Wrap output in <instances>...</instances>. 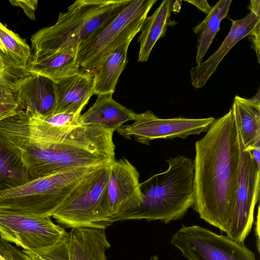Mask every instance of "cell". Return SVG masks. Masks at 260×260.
Masks as SVG:
<instances>
[{"label": "cell", "instance_id": "cell-4", "mask_svg": "<svg viewBox=\"0 0 260 260\" xmlns=\"http://www.w3.org/2000/svg\"><path fill=\"white\" fill-rule=\"evenodd\" d=\"M166 161L167 170L140 183L141 203L126 220H160L168 223L182 218L192 207L193 160L178 155Z\"/></svg>", "mask_w": 260, "mask_h": 260}, {"label": "cell", "instance_id": "cell-28", "mask_svg": "<svg viewBox=\"0 0 260 260\" xmlns=\"http://www.w3.org/2000/svg\"><path fill=\"white\" fill-rule=\"evenodd\" d=\"M0 256L3 260H29L28 256L0 236Z\"/></svg>", "mask_w": 260, "mask_h": 260}, {"label": "cell", "instance_id": "cell-27", "mask_svg": "<svg viewBox=\"0 0 260 260\" xmlns=\"http://www.w3.org/2000/svg\"><path fill=\"white\" fill-rule=\"evenodd\" d=\"M81 115L71 113H59L46 116H28L30 120L40 123L52 126L63 127L81 124L80 121Z\"/></svg>", "mask_w": 260, "mask_h": 260}, {"label": "cell", "instance_id": "cell-17", "mask_svg": "<svg viewBox=\"0 0 260 260\" xmlns=\"http://www.w3.org/2000/svg\"><path fill=\"white\" fill-rule=\"evenodd\" d=\"M70 260H107L110 248L105 229L81 227L69 233Z\"/></svg>", "mask_w": 260, "mask_h": 260}, {"label": "cell", "instance_id": "cell-2", "mask_svg": "<svg viewBox=\"0 0 260 260\" xmlns=\"http://www.w3.org/2000/svg\"><path fill=\"white\" fill-rule=\"evenodd\" d=\"M114 132L87 124L71 126L57 139L47 141L30 130L23 110L0 121V133L20 152L32 179L115 160Z\"/></svg>", "mask_w": 260, "mask_h": 260}, {"label": "cell", "instance_id": "cell-18", "mask_svg": "<svg viewBox=\"0 0 260 260\" xmlns=\"http://www.w3.org/2000/svg\"><path fill=\"white\" fill-rule=\"evenodd\" d=\"M29 73L0 52V121L22 110L18 89L21 81Z\"/></svg>", "mask_w": 260, "mask_h": 260}, {"label": "cell", "instance_id": "cell-6", "mask_svg": "<svg viewBox=\"0 0 260 260\" xmlns=\"http://www.w3.org/2000/svg\"><path fill=\"white\" fill-rule=\"evenodd\" d=\"M156 0H131L82 44L76 53L80 71L92 74L117 47L141 31L145 19Z\"/></svg>", "mask_w": 260, "mask_h": 260}, {"label": "cell", "instance_id": "cell-25", "mask_svg": "<svg viewBox=\"0 0 260 260\" xmlns=\"http://www.w3.org/2000/svg\"><path fill=\"white\" fill-rule=\"evenodd\" d=\"M0 52L14 64L25 68L31 58L26 41L0 21Z\"/></svg>", "mask_w": 260, "mask_h": 260}, {"label": "cell", "instance_id": "cell-13", "mask_svg": "<svg viewBox=\"0 0 260 260\" xmlns=\"http://www.w3.org/2000/svg\"><path fill=\"white\" fill-rule=\"evenodd\" d=\"M248 8L250 12L244 18L231 20L230 30L216 51L206 60L190 69L191 82L195 88L204 86L229 51L240 40L248 36L254 27L260 23V1H250Z\"/></svg>", "mask_w": 260, "mask_h": 260}, {"label": "cell", "instance_id": "cell-31", "mask_svg": "<svg viewBox=\"0 0 260 260\" xmlns=\"http://www.w3.org/2000/svg\"><path fill=\"white\" fill-rule=\"evenodd\" d=\"M198 8L201 11L207 15L211 10L212 7L206 0H191L185 1Z\"/></svg>", "mask_w": 260, "mask_h": 260}, {"label": "cell", "instance_id": "cell-14", "mask_svg": "<svg viewBox=\"0 0 260 260\" xmlns=\"http://www.w3.org/2000/svg\"><path fill=\"white\" fill-rule=\"evenodd\" d=\"M18 96L21 109L28 115L46 116L55 112V82L46 77L30 73L21 81Z\"/></svg>", "mask_w": 260, "mask_h": 260}, {"label": "cell", "instance_id": "cell-36", "mask_svg": "<svg viewBox=\"0 0 260 260\" xmlns=\"http://www.w3.org/2000/svg\"><path fill=\"white\" fill-rule=\"evenodd\" d=\"M0 260H3L1 256H0Z\"/></svg>", "mask_w": 260, "mask_h": 260}, {"label": "cell", "instance_id": "cell-20", "mask_svg": "<svg viewBox=\"0 0 260 260\" xmlns=\"http://www.w3.org/2000/svg\"><path fill=\"white\" fill-rule=\"evenodd\" d=\"M174 1H163L154 12L145 20L138 42L140 43L139 62L148 60L156 42L164 37L171 24Z\"/></svg>", "mask_w": 260, "mask_h": 260}, {"label": "cell", "instance_id": "cell-35", "mask_svg": "<svg viewBox=\"0 0 260 260\" xmlns=\"http://www.w3.org/2000/svg\"><path fill=\"white\" fill-rule=\"evenodd\" d=\"M150 260H159V259L157 255H154L151 256Z\"/></svg>", "mask_w": 260, "mask_h": 260}, {"label": "cell", "instance_id": "cell-12", "mask_svg": "<svg viewBox=\"0 0 260 260\" xmlns=\"http://www.w3.org/2000/svg\"><path fill=\"white\" fill-rule=\"evenodd\" d=\"M139 177L137 169L125 158L110 164L106 201L112 224L126 220L139 207L143 197Z\"/></svg>", "mask_w": 260, "mask_h": 260}, {"label": "cell", "instance_id": "cell-7", "mask_svg": "<svg viewBox=\"0 0 260 260\" xmlns=\"http://www.w3.org/2000/svg\"><path fill=\"white\" fill-rule=\"evenodd\" d=\"M110 164L99 166L76 187L52 216L58 223L72 229H105L112 224L106 201Z\"/></svg>", "mask_w": 260, "mask_h": 260}, {"label": "cell", "instance_id": "cell-33", "mask_svg": "<svg viewBox=\"0 0 260 260\" xmlns=\"http://www.w3.org/2000/svg\"><path fill=\"white\" fill-rule=\"evenodd\" d=\"M259 206L258 207L257 210V219L255 222V236L256 237V244H257V248L258 249V251H259Z\"/></svg>", "mask_w": 260, "mask_h": 260}, {"label": "cell", "instance_id": "cell-34", "mask_svg": "<svg viewBox=\"0 0 260 260\" xmlns=\"http://www.w3.org/2000/svg\"><path fill=\"white\" fill-rule=\"evenodd\" d=\"M259 89L258 90L256 94L251 99L247 100L248 102L253 106L260 109V100H259Z\"/></svg>", "mask_w": 260, "mask_h": 260}, {"label": "cell", "instance_id": "cell-23", "mask_svg": "<svg viewBox=\"0 0 260 260\" xmlns=\"http://www.w3.org/2000/svg\"><path fill=\"white\" fill-rule=\"evenodd\" d=\"M231 0H220L213 7L206 18L192 28L198 34L196 62L199 65L207 52L216 34L219 30L221 21L228 14Z\"/></svg>", "mask_w": 260, "mask_h": 260}, {"label": "cell", "instance_id": "cell-11", "mask_svg": "<svg viewBox=\"0 0 260 260\" xmlns=\"http://www.w3.org/2000/svg\"><path fill=\"white\" fill-rule=\"evenodd\" d=\"M68 234L51 217L21 215L0 211V236L23 249L36 250L48 247Z\"/></svg>", "mask_w": 260, "mask_h": 260}, {"label": "cell", "instance_id": "cell-10", "mask_svg": "<svg viewBox=\"0 0 260 260\" xmlns=\"http://www.w3.org/2000/svg\"><path fill=\"white\" fill-rule=\"evenodd\" d=\"M260 168L251 151L244 149L238 189L230 222L225 232L231 240L244 242L251 231L254 211L259 199Z\"/></svg>", "mask_w": 260, "mask_h": 260}, {"label": "cell", "instance_id": "cell-8", "mask_svg": "<svg viewBox=\"0 0 260 260\" xmlns=\"http://www.w3.org/2000/svg\"><path fill=\"white\" fill-rule=\"evenodd\" d=\"M171 244L188 260H256L244 243L197 225H182L172 236Z\"/></svg>", "mask_w": 260, "mask_h": 260}, {"label": "cell", "instance_id": "cell-32", "mask_svg": "<svg viewBox=\"0 0 260 260\" xmlns=\"http://www.w3.org/2000/svg\"><path fill=\"white\" fill-rule=\"evenodd\" d=\"M250 151L257 167L260 168V146L256 147Z\"/></svg>", "mask_w": 260, "mask_h": 260}, {"label": "cell", "instance_id": "cell-9", "mask_svg": "<svg viewBox=\"0 0 260 260\" xmlns=\"http://www.w3.org/2000/svg\"><path fill=\"white\" fill-rule=\"evenodd\" d=\"M215 119L213 117L159 118L148 110L142 113H136L133 124L122 125L116 131L126 139L134 136L139 142L148 145L154 139H185L190 135L206 132Z\"/></svg>", "mask_w": 260, "mask_h": 260}, {"label": "cell", "instance_id": "cell-29", "mask_svg": "<svg viewBox=\"0 0 260 260\" xmlns=\"http://www.w3.org/2000/svg\"><path fill=\"white\" fill-rule=\"evenodd\" d=\"M9 2L11 5L21 8L26 16L31 20H35L36 19L35 12L38 6V0H10Z\"/></svg>", "mask_w": 260, "mask_h": 260}, {"label": "cell", "instance_id": "cell-21", "mask_svg": "<svg viewBox=\"0 0 260 260\" xmlns=\"http://www.w3.org/2000/svg\"><path fill=\"white\" fill-rule=\"evenodd\" d=\"M131 38L115 48L100 64L93 76V94H113L121 74L127 62Z\"/></svg>", "mask_w": 260, "mask_h": 260}, {"label": "cell", "instance_id": "cell-16", "mask_svg": "<svg viewBox=\"0 0 260 260\" xmlns=\"http://www.w3.org/2000/svg\"><path fill=\"white\" fill-rule=\"evenodd\" d=\"M112 95H98L92 106L81 115V124L99 126L114 132L125 122L134 121L136 113L115 101Z\"/></svg>", "mask_w": 260, "mask_h": 260}, {"label": "cell", "instance_id": "cell-15", "mask_svg": "<svg viewBox=\"0 0 260 260\" xmlns=\"http://www.w3.org/2000/svg\"><path fill=\"white\" fill-rule=\"evenodd\" d=\"M93 76L80 71L55 82L56 106L54 114H81L93 95Z\"/></svg>", "mask_w": 260, "mask_h": 260}, {"label": "cell", "instance_id": "cell-3", "mask_svg": "<svg viewBox=\"0 0 260 260\" xmlns=\"http://www.w3.org/2000/svg\"><path fill=\"white\" fill-rule=\"evenodd\" d=\"M131 0H77L56 23L43 28L30 38L31 58L35 61L58 52L75 54L79 47Z\"/></svg>", "mask_w": 260, "mask_h": 260}, {"label": "cell", "instance_id": "cell-22", "mask_svg": "<svg viewBox=\"0 0 260 260\" xmlns=\"http://www.w3.org/2000/svg\"><path fill=\"white\" fill-rule=\"evenodd\" d=\"M25 69L31 74L46 77L54 82L80 72L74 54L58 52L30 61Z\"/></svg>", "mask_w": 260, "mask_h": 260}, {"label": "cell", "instance_id": "cell-19", "mask_svg": "<svg viewBox=\"0 0 260 260\" xmlns=\"http://www.w3.org/2000/svg\"><path fill=\"white\" fill-rule=\"evenodd\" d=\"M32 180L19 150L0 133V191Z\"/></svg>", "mask_w": 260, "mask_h": 260}, {"label": "cell", "instance_id": "cell-24", "mask_svg": "<svg viewBox=\"0 0 260 260\" xmlns=\"http://www.w3.org/2000/svg\"><path fill=\"white\" fill-rule=\"evenodd\" d=\"M232 108L236 116L245 149L260 146V109L247 99L236 95Z\"/></svg>", "mask_w": 260, "mask_h": 260}, {"label": "cell", "instance_id": "cell-5", "mask_svg": "<svg viewBox=\"0 0 260 260\" xmlns=\"http://www.w3.org/2000/svg\"><path fill=\"white\" fill-rule=\"evenodd\" d=\"M99 166L68 170L0 191V211L52 217L80 182Z\"/></svg>", "mask_w": 260, "mask_h": 260}, {"label": "cell", "instance_id": "cell-1", "mask_svg": "<svg viewBox=\"0 0 260 260\" xmlns=\"http://www.w3.org/2000/svg\"><path fill=\"white\" fill-rule=\"evenodd\" d=\"M245 147L232 108L215 119L195 144L192 208L201 218L224 233L235 201Z\"/></svg>", "mask_w": 260, "mask_h": 260}, {"label": "cell", "instance_id": "cell-30", "mask_svg": "<svg viewBox=\"0 0 260 260\" xmlns=\"http://www.w3.org/2000/svg\"><path fill=\"white\" fill-rule=\"evenodd\" d=\"M259 34H260V23L257 24L254 28L253 30L251 32L249 36L250 41L251 42V47L256 52L258 62L260 61V43H259Z\"/></svg>", "mask_w": 260, "mask_h": 260}, {"label": "cell", "instance_id": "cell-26", "mask_svg": "<svg viewBox=\"0 0 260 260\" xmlns=\"http://www.w3.org/2000/svg\"><path fill=\"white\" fill-rule=\"evenodd\" d=\"M22 251L29 260H70L69 253V236L68 234L53 245L36 250Z\"/></svg>", "mask_w": 260, "mask_h": 260}]
</instances>
